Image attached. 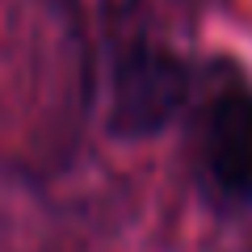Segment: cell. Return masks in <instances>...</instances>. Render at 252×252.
Segmentation results:
<instances>
[{"instance_id": "7a4b0ae2", "label": "cell", "mask_w": 252, "mask_h": 252, "mask_svg": "<svg viewBox=\"0 0 252 252\" xmlns=\"http://www.w3.org/2000/svg\"><path fill=\"white\" fill-rule=\"evenodd\" d=\"M193 72L172 46L147 34L126 38L109 59V109L114 139H152L189 105Z\"/></svg>"}, {"instance_id": "6da1fadb", "label": "cell", "mask_w": 252, "mask_h": 252, "mask_svg": "<svg viewBox=\"0 0 252 252\" xmlns=\"http://www.w3.org/2000/svg\"><path fill=\"white\" fill-rule=\"evenodd\" d=\"M198 172L210 198L252 210V80L240 63H219L193 114Z\"/></svg>"}]
</instances>
